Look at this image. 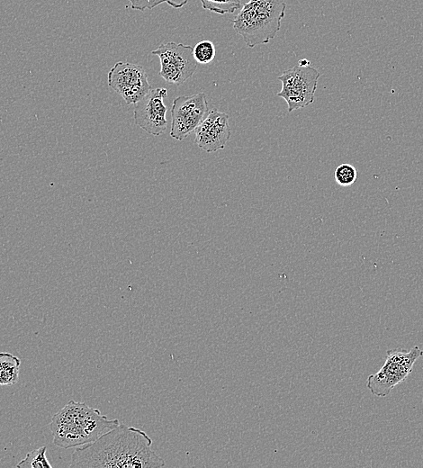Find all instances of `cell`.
<instances>
[{"instance_id":"6da1fadb","label":"cell","mask_w":423,"mask_h":468,"mask_svg":"<svg viewBox=\"0 0 423 468\" xmlns=\"http://www.w3.org/2000/svg\"><path fill=\"white\" fill-rule=\"evenodd\" d=\"M152 439L143 430L119 424L94 442L76 447L71 468H158L165 461L152 449Z\"/></svg>"},{"instance_id":"7a4b0ae2","label":"cell","mask_w":423,"mask_h":468,"mask_svg":"<svg viewBox=\"0 0 423 468\" xmlns=\"http://www.w3.org/2000/svg\"><path fill=\"white\" fill-rule=\"evenodd\" d=\"M120 424L86 402L69 400L49 424L53 444L61 448L79 447L96 440Z\"/></svg>"},{"instance_id":"3957f363","label":"cell","mask_w":423,"mask_h":468,"mask_svg":"<svg viewBox=\"0 0 423 468\" xmlns=\"http://www.w3.org/2000/svg\"><path fill=\"white\" fill-rule=\"evenodd\" d=\"M284 0H248L233 19V29L249 48L276 36L285 15Z\"/></svg>"},{"instance_id":"277c9868","label":"cell","mask_w":423,"mask_h":468,"mask_svg":"<svg viewBox=\"0 0 423 468\" xmlns=\"http://www.w3.org/2000/svg\"><path fill=\"white\" fill-rule=\"evenodd\" d=\"M421 356L423 350L418 346H412L409 351L402 348L388 350L380 370L368 376L367 389L374 396H388L397 384L408 377L413 364Z\"/></svg>"},{"instance_id":"5b68a950","label":"cell","mask_w":423,"mask_h":468,"mask_svg":"<svg viewBox=\"0 0 423 468\" xmlns=\"http://www.w3.org/2000/svg\"><path fill=\"white\" fill-rule=\"evenodd\" d=\"M320 76V73L316 68L299 64L284 70L278 76L282 89L277 96L285 100L289 112L313 103Z\"/></svg>"},{"instance_id":"8992f818","label":"cell","mask_w":423,"mask_h":468,"mask_svg":"<svg viewBox=\"0 0 423 468\" xmlns=\"http://www.w3.org/2000/svg\"><path fill=\"white\" fill-rule=\"evenodd\" d=\"M151 53L159 58V76L166 83L180 86L192 77L197 68L192 46L171 41L161 43Z\"/></svg>"},{"instance_id":"52a82bcc","label":"cell","mask_w":423,"mask_h":468,"mask_svg":"<svg viewBox=\"0 0 423 468\" xmlns=\"http://www.w3.org/2000/svg\"><path fill=\"white\" fill-rule=\"evenodd\" d=\"M108 86L127 104H136L150 90L144 68L130 62H117L108 72Z\"/></svg>"},{"instance_id":"ba28073f","label":"cell","mask_w":423,"mask_h":468,"mask_svg":"<svg viewBox=\"0 0 423 468\" xmlns=\"http://www.w3.org/2000/svg\"><path fill=\"white\" fill-rule=\"evenodd\" d=\"M207 113L208 102L204 93L176 97L171 107L170 136L177 140L185 139L202 122Z\"/></svg>"},{"instance_id":"9c48e42d","label":"cell","mask_w":423,"mask_h":468,"mask_svg":"<svg viewBox=\"0 0 423 468\" xmlns=\"http://www.w3.org/2000/svg\"><path fill=\"white\" fill-rule=\"evenodd\" d=\"M167 89L166 88H151L142 99L135 104L134 122L150 135L159 136L166 130V112L167 109L164 104Z\"/></svg>"},{"instance_id":"30bf717a","label":"cell","mask_w":423,"mask_h":468,"mask_svg":"<svg viewBox=\"0 0 423 468\" xmlns=\"http://www.w3.org/2000/svg\"><path fill=\"white\" fill-rule=\"evenodd\" d=\"M194 131V143L202 150L215 152L223 149L231 135L229 115L212 109Z\"/></svg>"},{"instance_id":"8fae6325","label":"cell","mask_w":423,"mask_h":468,"mask_svg":"<svg viewBox=\"0 0 423 468\" xmlns=\"http://www.w3.org/2000/svg\"><path fill=\"white\" fill-rule=\"evenodd\" d=\"M21 359L9 352H0V385L18 382Z\"/></svg>"},{"instance_id":"7c38bea8","label":"cell","mask_w":423,"mask_h":468,"mask_svg":"<svg viewBox=\"0 0 423 468\" xmlns=\"http://www.w3.org/2000/svg\"><path fill=\"white\" fill-rule=\"evenodd\" d=\"M47 447L45 446L28 452L26 456L17 464L18 468H52L46 456Z\"/></svg>"},{"instance_id":"4fadbf2b","label":"cell","mask_w":423,"mask_h":468,"mask_svg":"<svg viewBox=\"0 0 423 468\" xmlns=\"http://www.w3.org/2000/svg\"><path fill=\"white\" fill-rule=\"evenodd\" d=\"M202 6L218 14H233L240 8L241 0H200Z\"/></svg>"},{"instance_id":"5bb4252c","label":"cell","mask_w":423,"mask_h":468,"mask_svg":"<svg viewBox=\"0 0 423 468\" xmlns=\"http://www.w3.org/2000/svg\"><path fill=\"white\" fill-rule=\"evenodd\" d=\"M216 54L214 44L208 40H203L195 44L193 48V55L199 64H208L212 62Z\"/></svg>"},{"instance_id":"9a60e30c","label":"cell","mask_w":423,"mask_h":468,"mask_svg":"<svg viewBox=\"0 0 423 468\" xmlns=\"http://www.w3.org/2000/svg\"><path fill=\"white\" fill-rule=\"evenodd\" d=\"M334 177L339 185L350 186L357 178V171L356 167L350 164H340L335 169Z\"/></svg>"},{"instance_id":"2e32d148","label":"cell","mask_w":423,"mask_h":468,"mask_svg":"<svg viewBox=\"0 0 423 468\" xmlns=\"http://www.w3.org/2000/svg\"><path fill=\"white\" fill-rule=\"evenodd\" d=\"M134 10L144 11L152 9L160 4L166 3L174 8H181L185 5L188 0H128Z\"/></svg>"},{"instance_id":"e0dca14e","label":"cell","mask_w":423,"mask_h":468,"mask_svg":"<svg viewBox=\"0 0 423 468\" xmlns=\"http://www.w3.org/2000/svg\"><path fill=\"white\" fill-rule=\"evenodd\" d=\"M299 65H301V66H308V65H310V61L305 59V58H303V59H301L299 61Z\"/></svg>"}]
</instances>
